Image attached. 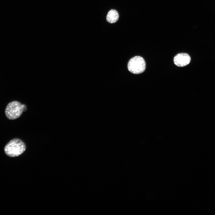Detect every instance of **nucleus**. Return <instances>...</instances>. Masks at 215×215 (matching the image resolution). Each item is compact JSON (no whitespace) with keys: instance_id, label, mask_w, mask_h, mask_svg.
I'll use <instances>...</instances> for the list:
<instances>
[{"instance_id":"nucleus-1","label":"nucleus","mask_w":215,"mask_h":215,"mask_svg":"<svg viewBox=\"0 0 215 215\" xmlns=\"http://www.w3.org/2000/svg\"><path fill=\"white\" fill-rule=\"evenodd\" d=\"M26 149L25 144L18 138L10 140L5 145L4 151L5 154L10 157H15L22 154Z\"/></svg>"},{"instance_id":"nucleus-2","label":"nucleus","mask_w":215,"mask_h":215,"mask_svg":"<svg viewBox=\"0 0 215 215\" xmlns=\"http://www.w3.org/2000/svg\"><path fill=\"white\" fill-rule=\"evenodd\" d=\"M27 109L25 104H22L17 101H13L8 104L5 110L6 117L10 120H14L19 118L23 112Z\"/></svg>"},{"instance_id":"nucleus-3","label":"nucleus","mask_w":215,"mask_h":215,"mask_svg":"<svg viewBox=\"0 0 215 215\" xmlns=\"http://www.w3.org/2000/svg\"><path fill=\"white\" fill-rule=\"evenodd\" d=\"M146 64L144 59L139 56H134L131 58L128 64V68L131 73L134 74H139L145 70Z\"/></svg>"},{"instance_id":"nucleus-4","label":"nucleus","mask_w":215,"mask_h":215,"mask_svg":"<svg viewBox=\"0 0 215 215\" xmlns=\"http://www.w3.org/2000/svg\"><path fill=\"white\" fill-rule=\"evenodd\" d=\"M191 59L189 55L186 53H179L174 57L173 61L175 65L178 67H183L188 64Z\"/></svg>"},{"instance_id":"nucleus-5","label":"nucleus","mask_w":215,"mask_h":215,"mask_svg":"<svg viewBox=\"0 0 215 215\" xmlns=\"http://www.w3.org/2000/svg\"><path fill=\"white\" fill-rule=\"evenodd\" d=\"M119 14L116 10L111 9L108 12L106 16L107 21L111 24L116 22L119 19Z\"/></svg>"}]
</instances>
